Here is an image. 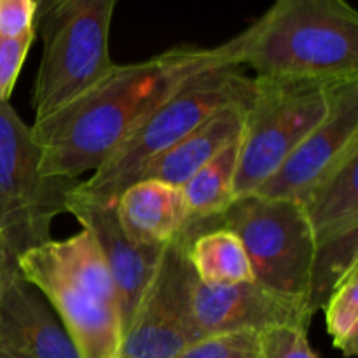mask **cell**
Instances as JSON below:
<instances>
[{
  "mask_svg": "<svg viewBox=\"0 0 358 358\" xmlns=\"http://www.w3.org/2000/svg\"><path fill=\"white\" fill-rule=\"evenodd\" d=\"M259 358H318L308 341V331L273 327L259 334Z\"/></svg>",
  "mask_w": 358,
  "mask_h": 358,
  "instance_id": "23",
  "label": "cell"
},
{
  "mask_svg": "<svg viewBox=\"0 0 358 358\" xmlns=\"http://www.w3.org/2000/svg\"><path fill=\"white\" fill-rule=\"evenodd\" d=\"M79 180L45 177L31 126L0 101V252L17 264L24 252L51 240L52 220L66 213Z\"/></svg>",
  "mask_w": 358,
  "mask_h": 358,
  "instance_id": "5",
  "label": "cell"
},
{
  "mask_svg": "<svg viewBox=\"0 0 358 358\" xmlns=\"http://www.w3.org/2000/svg\"><path fill=\"white\" fill-rule=\"evenodd\" d=\"M0 343L27 358H80L44 294L17 268L0 275Z\"/></svg>",
  "mask_w": 358,
  "mask_h": 358,
  "instance_id": "13",
  "label": "cell"
},
{
  "mask_svg": "<svg viewBox=\"0 0 358 358\" xmlns=\"http://www.w3.org/2000/svg\"><path fill=\"white\" fill-rule=\"evenodd\" d=\"M17 269L44 294L80 358H119L124 327L117 310L59 271L41 247L24 252Z\"/></svg>",
  "mask_w": 358,
  "mask_h": 358,
  "instance_id": "9",
  "label": "cell"
},
{
  "mask_svg": "<svg viewBox=\"0 0 358 358\" xmlns=\"http://www.w3.org/2000/svg\"><path fill=\"white\" fill-rule=\"evenodd\" d=\"M114 206L129 240L145 247H166L189 219L182 189L159 180L135 182Z\"/></svg>",
  "mask_w": 358,
  "mask_h": 358,
  "instance_id": "15",
  "label": "cell"
},
{
  "mask_svg": "<svg viewBox=\"0 0 358 358\" xmlns=\"http://www.w3.org/2000/svg\"><path fill=\"white\" fill-rule=\"evenodd\" d=\"M324 311L334 348L345 357H355L358 353V268L329 297Z\"/></svg>",
  "mask_w": 358,
  "mask_h": 358,
  "instance_id": "21",
  "label": "cell"
},
{
  "mask_svg": "<svg viewBox=\"0 0 358 358\" xmlns=\"http://www.w3.org/2000/svg\"><path fill=\"white\" fill-rule=\"evenodd\" d=\"M332 86L318 80L254 77L234 178L236 199L255 194L324 121Z\"/></svg>",
  "mask_w": 358,
  "mask_h": 358,
  "instance_id": "6",
  "label": "cell"
},
{
  "mask_svg": "<svg viewBox=\"0 0 358 358\" xmlns=\"http://www.w3.org/2000/svg\"><path fill=\"white\" fill-rule=\"evenodd\" d=\"M252 93L254 77L238 65L215 66L191 77L124 136L93 171V177L79 180L73 194L98 205H115L119 196L140 180L149 161L175 145L213 112L248 103Z\"/></svg>",
  "mask_w": 358,
  "mask_h": 358,
  "instance_id": "3",
  "label": "cell"
},
{
  "mask_svg": "<svg viewBox=\"0 0 358 358\" xmlns=\"http://www.w3.org/2000/svg\"><path fill=\"white\" fill-rule=\"evenodd\" d=\"M37 0H0V37L35 34Z\"/></svg>",
  "mask_w": 358,
  "mask_h": 358,
  "instance_id": "25",
  "label": "cell"
},
{
  "mask_svg": "<svg viewBox=\"0 0 358 358\" xmlns=\"http://www.w3.org/2000/svg\"><path fill=\"white\" fill-rule=\"evenodd\" d=\"M66 213H72L100 247L117 290L121 320L126 332L147 285L156 273L164 247L135 243L121 227L114 205L87 201L73 194V191L66 201Z\"/></svg>",
  "mask_w": 358,
  "mask_h": 358,
  "instance_id": "12",
  "label": "cell"
},
{
  "mask_svg": "<svg viewBox=\"0 0 358 358\" xmlns=\"http://www.w3.org/2000/svg\"><path fill=\"white\" fill-rule=\"evenodd\" d=\"M117 0H37L42 58L34 86L35 121L93 86L115 65L110 24Z\"/></svg>",
  "mask_w": 358,
  "mask_h": 358,
  "instance_id": "4",
  "label": "cell"
},
{
  "mask_svg": "<svg viewBox=\"0 0 358 358\" xmlns=\"http://www.w3.org/2000/svg\"><path fill=\"white\" fill-rule=\"evenodd\" d=\"M357 140L358 79L336 83L331 87V107L324 121L294 149L255 194L297 201Z\"/></svg>",
  "mask_w": 358,
  "mask_h": 358,
  "instance_id": "10",
  "label": "cell"
},
{
  "mask_svg": "<svg viewBox=\"0 0 358 358\" xmlns=\"http://www.w3.org/2000/svg\"><path fill=\"white\" fill-rule=\"evenodd\" d=\"M220 226L241 240L254 282L308 303L315 240L296 201L243 196L220 217Z\"/></svg>",
  "mask_w": 358,
  "mask_h": 358,
  "instance_id": "7",
  "label": "cell"
},
{
  "mask_svg": "<svg viewBox=\"0 0 358 358\" xmlns=\"http://www.w3.org/2000/svg\"><path fill=\"white\" fill-rule=\"evenodd\" d=\"M240 147L241 136L182 185L189 219L220 220V217L233 205L236 199L234 178L240 159Z\"/></svg>",
  "mask_w": 358,
  "mask_h": 358,
  "instance_id": "19",
  "label": "cell"
},
{
  "mask_svg": "<svg viewBox=\"0 0 358 358\" xmlns=\"http://www.w3.org/2000/svg\"><path fill=\"white\" fill-rule=\"evenodd\" d=\"M192 315L201 336L222 332H261L273 327L308 331L313 318L303 299L282 296L257 282L236 285H206L196 280Z\"/></svg>",
  "mask_w": 358,
  "mask_h": 358,
  "instance_id": "11",
  "label": "cell"
},
{
  "mask_svg": "<svg viewBox=\"0 0 358 358\" xmlns=\"http://www.w3.org/2000/svg\"><path fill=\"white\" fill-rule=\"evenodd\" d=\"M219 220L187 219L180 233L164 247L156 273L133 313L121 358H175L201 339L192 315L196 275L189 261L194 236Z\"/></svg>",
  "mask_w": 358,
  "mask_h": 358,
  "instance_id": "8",
  "label": "cell"
},
{
  "mask_svg": "<svg viewBox=\"0 0 358 358\" xmlns=\"http://www.w3.org/2000/svg\"><path fill=\"white\" fill-rule=\"evenodd\" d=\"M189 261L196 278L206 285H236L254 280L243 243L222 226L210 227L194 236L189 247Z\"/></svg>",
  "mask_w": 358,
  "mask_h": 358,
  "instance_id": "18",
  "label": "cell"
},
{
  "mask_svg": "<svg viewBox=\"0 0 358 358\" xmlns=\"http://www.w3.org/2000/svg\"><path fill=\"white\" fill-rule=\"evenodd\" d=\"M45 257L69 278L90 290L101 303L114 308L121 315L117 290L107 268L100 247L94 238L83 229L69 240H49L38 245Z\"/></svg>",
  "mask_w": 358,
  "mask_h": 358,
  "instance_id": "17",
  "label": "cell"
},
{
  "mask_svg": "<svg viewBox=\"0 0 358 358\" xmlns=\"http://www.w3.org/2000/svg\"><path fill=\"white\" fill-rule=\"evenodd\" d=\"M236 56L238 42L233 37L215 48L177 45L143 62L114 65L79 96L34 121L41 171L66 180L94 171L185 80L215 66L238 65Z\"/></svg>",
  "mask_w": 358,
  "mask_h": 358,
  "instance_id": "1",
  "label": "cell"
},
{
  "mask_svg": "<svg viewBox=\"0 0 358 358\" xmlns=\"http://www.w3.org/2000/svg\"><path fill=\"white\" fill-rule=\"evenodd\" d=\"M355 268H358V229L315 241L308 296L311 315L324 310L329 297Z\"/></svg>",
  "mask_w": 358,
  "mask_h": 358,
  "instance_id": "20",
  "label": "cell"
},
{
  "mask_svg": "<svg viewBox=\"0 0 358 358\" xmlns=\"http://www.w3.org/2000/svg\"><path fill=\"white\" fill-rule=\"evenodd\" d=\"M357 171L358 140L296 201L310 224L315 241L358 229Z\"/></svg>",
  "mask_w": 358,
  "mask_h": 358,
  "instance_id": "16",
  "label": "cell"
},
{
  "mask_svg": "<svg viewBox=\"0 0 358 358\" xmlns=\"http://www.w3.org/2000/svg\"><path fill=\"white\" fill-rule=\"evenodd\" d=\"M234 37L238 65L250 66L255 77L358 79V13L348 0H275Z\"/></svg>",
  "mask_w": 358,
  "mask_h": 358,
  "instance_id": "2",
  "label": "cell"
},
{
  "mask_svg": "<svg viewBox=\"0 0 358 358\" xmlns=\"http://www.w3.org/2000/svg\"><path fill=\"white\" fill-rule=\"evenodd\" d=\"M0 358H27V357L20 355V353H17V352H14V350L7 348L6 345H2V343H0Z\"/></svg>",
  "mask_w": 358,
  "mask_h": 358,
  "instance_id": "26",
  "label": "cell"
},
{
  "mask_svg": "<svg viewBox=\"0 0 358 358\" xmlns=\"http://www.w3.org/2000/svg\"><path fill=\"white\" fill-rule=\"evenodd\" d=\"M35 34L23 37H0V101H9Z\"/></svg>",
  "mask_w": 358,
  "mask_h": 358,
  "instance_id": "24",
  "label": "cell"
},
{
  "mask_svg": "<svg viewBox=\"0 0 358 358\" xmlns=\"http://www.w3.org/2000/svg\"><path fill=\"white\" fill-rule=\"evenodd\" d=\"M175 358H259V334L222 332L205 336Z\"/></svg>",
  "mask_w": 358,
  "mask_h": 358,
  "instance_id": "22",
  "label": "cell"
},
{
  "mask_svg": "<svg viewBox=\"0 0 358 358\" xmlns=\"http://www.w3.org/2000/svg\"><path fill=\"white\" fill-rule=\"evenodd\" d=\"M248 103L229 105L213 112L175 145L149 161L140 180H159L182 187L217 154L243 135Z\"/></svg>",
  "mask_w": 358,
  "mask_h": 358,
  "instance_id": "14",
  "label": "cell"
},
{
  "mask_svg": "<svg viewBox=\"0 0 358 358\" xmlns=\"http://www.w3.org/2000/svg\"><path fill=\"white\" fill-rule=\"evenodd\" d=\"M9 268H17V264H14V262L7 261V259L3 257L2 252H0V275H2V273L6 271V269H9Z\"/></svg>",
  "mask_w": 358,
  "mask_h": 358,
  "instance_id": "27",
  "label": "cell"
},
{
  "mask_svg": "<svg viewBox=\"0 0 358 358\" xmlns=\"http://www.w3.org/2000/svg\"><path fill=\"white\" fill-rule=\"evenodd\" d=\"M119 358H121V357H119Z\"/></svg>",
  "mask_w": 358,
  "mask_h": 358,
  "instance_id": "28",
  "label": "cell"
}]
</instances>
